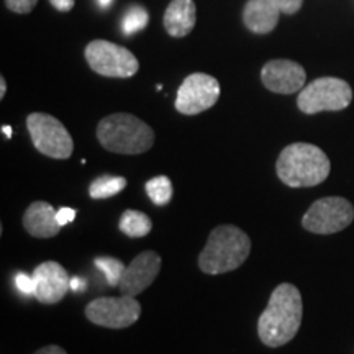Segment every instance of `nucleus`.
Segmentation results:
<instances>
[{"label":"nucleus","mask_w":354,"mask_h":354,"mask_svg":"<svg viewBox=\"0 0 354 354\" xmlns=\"http://www.w3.org/2000/svg\"><path fill=\"white\" fill-rule=\"evenodd\" d=\"M302 315V295L297 287L287 282L277 286L258 320L259 339L269 348L284 346L297 335Z\"/></svg>","instance_id":"obj_1"},{"label":"nucleus","mask_w":354,"mask_h":354,"mask_svg":"<svg viewBox=\"0 0 354 354\" xmlns=\"http://www.w3.org/2000/svg\"><path fill=\"white\" fill-rule=\"evenodd\" d=\"M276 171L279 179L289 187H315L326 180L331 162L315 145L292 143L279 154Z\"/></svg>","instance_id":"obj_2"},{"label":"nucleus","mask_w":354,"mask_h":354,"mask_svg":"<svg viewBox=\"0 0 354 354\" xmlns=\"http://www.w3.org/2000/svg\"><path fill=\"white\" fill-rule=\"evenodd\" d=\"M251 253L250 236L234 225H220L209 234V240L198 256V268L202 272L225 274L234 271L248 259Z\"/></svg>","instance_id":"obj_3"},{"label":"nucleus","mask_w":354,"mask_h":354,"mask_svg":"<svg viewBox=\"0 0 354 354\" xmlns=\"http://www.w3.org/2000/svg\"><path fill=\"white\" fill-rule=\"evenodd\" d=\"M97 138L107 151L118 154H141L154 145L153 128L131 113H113L102 118Z\"/></svg>","instance_id":"obj_4"},{"label":"nucleus","mask_w":354,"mask_h":354,"mask_svg":"<svg viewBox=\"0 0 354 354\" xmlns=\"http://www.w3.org/2000/svg\"><path fill=\"white\" fill-rule=\"evenodd\" d=\"M353 100V88L338 77H320L305 86L297 97L300 112L315 115L320 112H339Z\"/></svg>","instance_id":"obj_5"},{"label":"nucleus","mask_w":354,"mask_h":354,"mask_svg":"<svg viewBox=\"0 0 354 354\" xmlns=\"http://www.w3.org/2000/svg\"><path fill=\"white\" fill-rule=\"evenodd\" d=\"M86 61L94 73L104 77L127 79L135 76L140 63L135 55L120 44L110 43L107 39H94L86 46Z\"/></svg>","instance_id":"obj_6"},{"label":"nucleus","mask_w":354,"mask_h":354,"mask_svg":"<svg viewBox=\"0 0 354 354\" xmlns=\"http://www.w3.org/2000/svg\"><path fill=\"white\" fill-rule=\"evenodd\" d=\"M30 138L33 146L44 156L68 159L74 151V141L66 127L48 113H30L26 118Z\"/></svg>","instance_id":"obj_7"},{"label":"nucleus","mask_w":354,"mask_h":354,"mask_svg":"<svg viewBox=\"0 0 354 354\" xmlns=\"http://www.w3.org/2000/svg\"><path fill=\"white\" fill-rule=\"evenodd\" d=\"M354 220L353 203L343 197H323L313 202L302 218V227L315 234L343 232Z\"/></svg>","instance_id":"obj_8"},{"label":"nucleus","mask_w":354,"mask_h":354,"mask_svg":"<svg viewBox=\"0 0 354 354\" xmlns=\"http://www.w3.org/2000/svg\"><path fill=\"white\" fill-rule=\"evenodd\" d=\"M141 305L136 297L122 295V297H99L92 300L86 307V317L94 325L105 328L122 330L138 322Z\"/></svg>","instance_id":"obj_9"},{"label":"nucleus","mask_w":354,"mask_h":354,"mask_svg":"<svg viewBox=\"0 0 354 354\" xmlns=\"http://www.w3.org/2000/svg\"><path fill=\"white\" fill-rule=\"evenodd\" d=\"M220 99V84L203 73L190 74L180 84L176 97V110L183 115H198L209 110Z\"/></svg>","instance_id":"obj_10"},{"label":"nucleus","mask_w":354,"mask_h":354,"mask_svg":"<svg viewBox=\"0 0 354 354\" xmlns=\"http://www.w3.org/2000/svg\"><path fill=\"white\" fill-rule=\"evenodd\" d=\"M261 81L274 94H295L305 87L307 73L299 63L290 59H272L261 69Z\"/></svg>","instance_id":"obj_11"},{"label":"nucleus","mask_w":354,"mask_h":354,"mask_svg":"<svg viewBox=\"0 0 354 354\" xmlns=\"http://www.w3.org/2000/svg\"><path fill=\"white\" fill-rule=\"evenodd\" d=\"M35 297L44 305L57 304L71 290V277L66 269L55 261H46L33 271Z\"/></svg>","instance_id":"obj_12"},{"label":"nucleus","mask_w":354,"mask_h":354,"mask_svg":"<svg viewBox=\"0 0 354 354\" xmlns=\"http://www.w3.org/2000/svg\"><path fill=\"white\" fill-rule=\"evenodd\" d=\"M159 271H161V256L154 251H143L127 266L125 276L118 289L122 295L138 297L141 292L153 284Z\"/></svg>","instance_id":"obj_13"},{"label":"nucleus","mask_w":354,"mask_h":354,"mask_svg":"<svg viewBox=\"0 0 354 354\" xmlns=\"http://www.w3.org/2000/svg\"><path fill=\"white\" fill-rule=\"evenodd\" d=\"M57 210L51 203L38 201L33 202L24 215V227L33 238H53L59 233L61 225L56 218Z\"/></svg>","instance_id":"obj_14"},{"label":"nucleus","mask_w":354,"mask_h":354,"mask_svg":"<svg viewBox=\"0 0 354 354\" xmlns=\"http://www.w3.org/2000/svg\"><path fill=\"white\" fill-rule=\"evenodd\" d=\"M281 10L274 0H248L243 10V21L253 33H271L277 26Z\"/></svg>","instance_id":"obj_15"},{"label":"nucleus","mask_w":354,"mask_h":354,"mask_svg":"<svg viewBox=\"0 0 354 354\" xmlns=\"http://www.w3.org/2000/svg\"><path fill=\"white\" fill-rule=\"evenodd\" d=\"M197 8L194 0H171L165 12V28L174 38H183L196 26Z\"/></svg>","instance_id":"obj_16"},{"label":"nucleus","mask_w":354,"mask_h":354,"mask_svg":"<svg viewBox=\"0 0 354 354\" xmlns=\"http://www.w3.org/2000/svg\"><path fill=\"white\" fill-rule=\"evenodd\" d=\"M118 228L128 238H143L151 232L153 223L151 218L143 212L138 210H125L120 216Z\"/></svg>","instance_id":"obj_17"},{"label":"nucleus","mask_w":354,"mask_h":354,"mask_svg":"<svg viewBox=\"0 0 354 354\" xmlns=\"http://www.w3.org/2000/svg\"><path fill=\"white\" fill-rule=\"evenodd\" d=\"M125 187V177L112 174L99 176L92 180L91 185H88V196L94 198V201H104V198H110L117 196V194H120Z\"/></svg>","instance_id":"obj_18"},{"label":"nucleus","mask_w":354,"mask_h":354,"mask_svg":"<svg viewBox=\"0 0 354 354\" xmlns=\"http://www.w3.org/2000/svg\"><path fill=\"white\" fill-rule=\"evenodd\" d=\"M146 194L156 205H167L172 198V184L166 176H156L145 185Z\"/></svg>","instance_id":"obj_19"},{"label":"nucleus","mask_w":354,"mask_h":354,"mask_svg":"<svg viewBox=\"0 0 354 354\" xmlns=\"http://www.w3.org/2000/svg\"><path fill=\"white\" fill-rule=\"evenodd\" d=\"M95 266L97 269H100L102 272L105 274V279H107V284L112 287L120 286L123 276H125L127 266L122 263L120 259L112 258V256H99L95 258Z\"/></svg>","instance_id":"obj_20"},{"label":"nucleus","mask_w":354,"mask_h":354,"mask_svg":"<svg viewBox=\"0 0 354 354\" xmlns=\"http://www.w3.org/2000/svg\"><path fill=\"white\" fill-rule=\"evenodd\" d=\"M149 21L148 12L145 10L141 6H131L125 12L122 20V32L127 35V37H131V35L141 32V30L146 28Z\"/></svg>","instance_id":"obj_21"},{"label":"nucleus","mask_w":354,"mask_h":354,"mask_svg":"<svg viewBox=\"0 0 354 354\" xmlns=\"http://www.w3.org/2000/svg\"><path fill=\"white\" fill-rule=\"evenodd\" d=\"M37 3H38V0H6V6L8 10H12L15 13H21V15L32 12L33 8L37 7Z\"/></svg>","instance_id":"obj_22"},{"label":"nucleus","mask_w":354,"mask_h":354,"mask_svg":"<svg viewBox=\"0 0 354 354\" xmlns=\"http://www.w3.org/2000/svg\"><path fill=\"white\" fill-rule=\"evenodd\" d=\"M15 286L21 294L25 295H35V279L33 276H28L25 272H19L15 277Z\"/></svg>","instance_id":"obj_23"},{"label":"nucleus","mask_w":354,"mask_h":354,"mask_svg":"<svg viewBox=\"0 0 354 354\" xmlns=\"http://www.w3.org/2000/svg\"><path fill=\"white\" fill-rule=\"evenodd\" d=\"M274 2H276V6L282 13H286V15H294V13H297L300 10L304 0H274Z\"/></svg>","instance_id":"obj_24"},{"label":"nucleus","mask_w":354,"mask_h":354,"mask_svg":"<svg viewBox=\"0 0 354 354\" xmlns=\"http://www.w3.org/2000/svg\"><path fill=\"white\" fill-rule=\"evenodd\" d=\"M56 218L57 223H59L61 227H64V225L71 223V221H74V218H76V210L69 209V207H63V209L57 210Z\"/></svg>","instance_id":"obj_25"},{"label":"nucleus","mask_w":354,"mask_h":354,"mask_svg":"<svg viewBox=\"0 0 354 354\" xmlns=\"http://www.w3.org/2000/svg\"><path fill=\"white\" fill-rule=\"evenodd\" d=\"M50 3L56 8V10L71 12L73 10L74 3H76V0H50Z\"/></svg>","instance_id":"obj_26"},{"label":"nucleus","mask_w":354,"mask_h":354,"mask_svg":"<svg viewBox=\"0 0 354 354\" xmlns=\"http://www.w3.org/2000/svg\"><path fill=\"white\" fill-rule=\"evenodd\" d=\"M33 354H68V353H66L61 346H57V344H48V346L39 348L38 351Z\"/></svg>","instance_id":"obj_27"},{"label":"nucleus","mask_w":354,"mask_h":354,"mask_svg":"<svg viewBox=\"0 0 354 354\" xmlns=\"http://www.w3.org/2000/svg\"><path fill=\"white\" fill-rule=\"evenodd\" d=\"M87 289V282L82 281L81 277H71V290L73 292H82Z\"/></svg>","instance_id":"obj_28"},{"label":"nucleus","mask_w":354,"mask_h":354,"mask_svg":"<svg viewBox=\"0 0 354 354\" xmlns=\"http://www.w3.org/2000/svg\"><path fill=\"white\" fill-rule=\"evenodd\" d=\"M6 92H7V82H6V77H0V99H3L6 97Z\"/></svg>","instance_id":"obj_29"},{"label":"nucleus","mask_w":354,"mask_h":354,"mask_svg":"<svg viewBox=\"0 0 354 354\" xmlns=\"http://www.w3.org/2000/svg\"><path fill=\"white\" fill-rule=\"evenodd\" d=\"M2 131H3V135H6L8 140L12 138V128H10V127H6V125H3V127H2Z\"/></svg>","instance_id":"obj_30"},{"label":"nucleus","mask_w":354,"mask_h":354,"mask_svg":"<svg viewBox=\"0 0 354 354\" xmlns=\"http://www.w3.org/2000/svg\"><path fill=\"white\" fill-rule=\"evenodd\" d=\"M112 2H113V0H99V6L102 8H107V7L112 6Z\"/></svg>","instance_id":"obj_31"}]
</instances>
